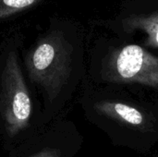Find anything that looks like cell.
Returning <instances> with one entry per match:
<instances>
[{
  "label": "cell",
  "mask_w": 158,
  "mask_h": 157,
  "mask_svg": "<svg viewBox=\"0 0 158 157\" xmlns=\"http://www.w3.org/2000/svg\"><path fill=\"white\" fill-rule=\"evenodd\" d=\"M144 157H158V150L155 152H150L146 155H144Z\"/></svg>",
  "instance_id": "cell-8"
},
{
  "label": "cell",
  "mask_w": 158,
  "mask_h": 157,
  "mask_svg": "<svg viewBox=\"0 0 158 157\" xmlns=\"http://www.w3.org/2000/svg\"><path fill=\"white\" fill-rule=\"evenodd\" d=\"M83 107L87 118L114 146L146 155L158 143V103L94 86L84 96Z\"/></svg>",
  "instance_id": "cell-1"
},
{
  "label": "cell",
  "mask_w": 158,
  "mask_h": 157,
  "mask_svg": "<svg viewBox=\"0 0 158 157\" xmlns=\"http://www.w3.org/2000/svg\"><path fill=\"white\" fill-rule=\"evenodd\" d=\"M94 87L122 91L158 103V55L108 31L95 43L91 63Z\"/></svg>",
  "instance_id": "cell-2"
},
{
  "label": "cell",
  "mask_w": 158,
  "mask_h": 157,
  "mask_svg": "<svg viewBox=\"0 0 158 157\" xmlns=\"http://www.w3.org/2000/svg\"><path fill=\"white\" fill-rule=\"evenodd\" d=\"M81 43L59 31L48 32L26 55L25 66L31 82L52 104L81 68Z\"/></svg>",
  "instance_id": "cell-3"
},
{
  "label": "cell",
  "mask_w": 158,
  "mask_h": 157,
  "mask_svg": "<svg viewBox=\"0 0 158 157\" xmlns=\"http://www.w3.org/2000/svg\"><path fill=\"white\" fill-rule=\"evenodd\" d=\"M81 144L82 137L75 126L68 124L63 132L42 130L8 152L9 157H74Z\"/></svg>",
  "instance_id": "cell-6"
},
{
  "label": "cell",
  "mask_w": 158,
  "mask_h": 157,
  "mask_svg": "<svg viewBox=\"0 0 158 157\" xmlns=\"http://www.w3.org/2000/svg\"><path fill=\"white\" fill-rule=\"evenodd\" d=\"M41 0H0V19L34 6Z\"/></svg>",
  "instance_id": "cell-7"
},
{
  "label": "cell",
  "mask_w": 158,
  "mask_h": 157,
  "mask_svg": "<svg viewBox=\"0 0 158 157\" xmlns=\"http://www.w3.org/2000/svg\"><path fill=\"white\" fill-rule=\"evenodd\" d=\"M102 24L110 33L158 55V0H123Z\"/></svg>",
  "instance_id": "cell-5"
},
{
  "label": "cell",
  "mask_w": 158,
  "mask_h": 157,
  "mask_svg": "<svg viewBox=\"0 0 158 157\" xmlns=\"http://www.w3.org/2000/svg\"><path fill=\"white\" fill-rule=\"evenodd\" d=\"M43 126L34 118V106L17 51L6 54L0 74V135L10 151L40 132Z\"/></svg>",
  "instance_id": "cell-4"
}]
</instances>
